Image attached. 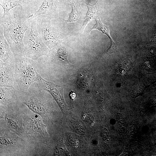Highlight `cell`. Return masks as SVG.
Returning a JSON list of instances; mask_svg holds the SVG:
<instances>
[{
  "mask_svg": "<svg viewBox=\"0 0 156 156\" xmlns=\"http://www.w3.org/2000/svg\"><path fill=\"white\" fill-rule=\"evenodd\" d=\"M0 24L3 28V35L15 56L25 55L23 39L25 33L31 28L30 19L21 9L13 8L8 16L0 18Z\"/></svg>",
  "mask_w": 156,
  "mask_h": 156,
  "instance_id": "1",
  "label": "cell"
},
{
  "mask_svg": "<svg viewBox=\"0 0 156 156\" xmlns=\"http://www.w3.org/2000/svg\"><path fill=\"white\" fill-rule=\"evenodd\" d=\"M14 74L15 81L22 92L29 91L31 85L37 82L38 73L36 71L37 61L25 55L15 56Z\"/></svg>",
  "mask_w": 156,
  "mask_h": 156,
  "instance_id": "2",
  "label": "cell"
},
{
  "mask_svg": "<svg viewBox=\"0 0 156 156\" xmlns=\"http://www.w3.org/2000/svg\"><path fill=\"white\" fill-rule=\"evenodd\" d=\"M29 18L31 28L23 37V52L26 57L37 61L40 57L47 55L49 49L38 32L36 18Z\"/></svg>",
  "mask_w": 156,
  "mask_h": 156,
  "instance_id": "3",
  "label": "cell"
},
{
  "mask_svg": "<svg viewBox=\"0 0 156 156\" xmlns=\"http://www.w3.org/2000/svg\"><path fill=\"white\" fill-rule=\"evenodd\" d=\"M52 18L44 15L36 17L38 32L49 50L55 47L64 36L59 28L52 23Z\"/></svg>",
  "mask_w": 156,
  "mask_h": 156,
  "instance_id": "4",
  "label": "cell"
},
{
  "mask_svg": "<svg viewBox=\"0 0 156 156\" xmlns=\"http://www.w3.org/2000/svg\"><path fill=\"white\" fill-rule=\"evenodd\" d=\"M0 5L4 11L1 18L8 16L10 10L17 6L20 7L22 13L29 17L34 14L39 8L36 0H0Z\"/></svg>",
  "mask_w": 156,
  "mask_h": 156,
  "instance_id": "5",
  "label": "cell"
},
{
  "mask_svg": "<svg viewBox=\"0 0 156 156\" xmlns=\"http://www.w3.org/2000/svg\"><path fill=\"white\" fill-rule=\"evenodd\" d=\"M37 85L40 89L49 92L53 97L60 107L65 105L62 86L47 81L38 74Z\"/></svg>",
  "mask_w": 156,
  "mask_h": 156,
  "instance_id": "6",
  "label": "cell"
},
{
  "mask_svg": "<svg viewBox=\"0 0 156 156\" xmlns=\"http://www.w3.org/2000/svg\"><path fill=\"white\" fill-rule=\"evenodd\" d=\"M0 26V64L14 68L15 56L4 36L3 27Z\"/></svg>",
  "mask_w": 156,
  "mask_h": 156,
  "instance_id": "7",
  "label": "cell"
},
{
  "mask_svg": "<svg viewBox=\"0 0 156 156\" xmlns=\"http://www.w3.org/2000/svg\"><path fill=\"white\" fill-rule=\"evenodd\" d=\"M60 3L58 0H44L38 10L29 18H35L44 15L54 18L59 13Z\"/></svg>",
  "mask_w": 156,
  "mask_h": 156,
  "instance_id": "8",
  "label": "cell"
},
{
  "mask_svg": "<svg viewBox=\"0 0 156 156\" xmlns=\"http://www.w3.org/2000/svg\"><path fill=\"white\" fill-rule=\"evenodd\" d=\"M14 68L0 64V87H13L15 81Z\"/></svg>",
  "mask_w": 156,
  "mask_h": 156,
  "instance_id": "9",
  "label": "cell"
},
{
  "mask_svg": "<svg viewBox=\"0 0 156 156\" xmlns=\"http://www.w3.org/2000/svg\"><path fill=\"white\" fill-rule=\"evenodd\" d=\"M95 20L96 23L91 28L90 32L92 30H98L106 35L110 42V44L105 53L108 54L115 53L117 49V47L110 35V31L108 27L103 24L100 18H97Z\"/></svg>",
  "mask_w": 156,
  "mask_h": 156,
  "instance_id": "10",
  "label": "cell"
},
{
  "mask_svg": "<svg viewBox=\"0 0 156 156\" xmlns=\"http://www.w3.org/2000/svg\"><path fill=\"white\" fill-rule=\"evenodd\" d=\"M96 3L92 5H91L89 3H86L88 10L86 15L83 18L84 21L80 29L81 31L82 32L89 22L98 18L96 8Z\"/></svg>",
  "mask_w": 156,
  "mask_h": 156,
  "instance_id": "11",
  "label": "cell"
},
{
  "mask_svg": "<svg viewBox=\"0 0 156 156\" xmlns=\"http://www.w3.org/2000/svg\"><path fill=\"white\" fill-rule=\"evenodd\" d=\"M69 4L72 8V11L69 14V17L67 20L63 21L66 23L75 22L79 18L78 6L79 5V0H68Z\"/></svg>",
  "mask_w": 156,
  "mask_h": 156,
  "instance_id": "12",
  "label": "cell"
},
{
  "mask_svg": "<svg viewBox=\"0 0 156 156\" xmlns=\"http://www.w3.org/2000/svg\"><path fill=\"white\" fill-rule=\"evenodd\" d=\"M0 144L3 145H8L12 142V140L8 138L1 137Z\"/></svg>",
  "mask_w": 156,
  "mask_h": 156,
  "instance_id": "13",
  "label": "cell"
},
{
  "mask_svg": "<svg viewBox=\"0 0 156 156\" xmlns=\"http://www.w3.org/2000/svg\"><path fill=\"white\" fill-rule=\"evenodd\" d=\"M86 121L88 124L91 125L94 122V118L93 116L90 114H87L85 116Z\"/></svg>",
  "mask_w": 156,
  "mask_h": 156,
  "instance_id": "14",
  "label": "cell"
},
{
  "mask_svg": "<svg viewBox=\"0 0 156 156\" xmlns=\"http://www.w3.org/2000/svg\"><path fill=\"white\" fill-rule=\"evenodd\" d=\"M76 132L79 134L83 135L85 134V130L83 127L81 126H78L75 128Z\"/></svg>",
  "mask_w": 156,
  "mask_h": 156,
  "instance_id": "15",
  "label": "cell"
},
{
  "mask_svg": "<svg viewBox=\"0 0 156 156\" xmlns=\"http://www.w3.org/2000/svg\"><path fill=\"white\" fill-rule=\"evenodd\" d=\"M7 121L9 124L10 125V126H11L12 127L15 128L17 127V123L12 120L8 118Z\"/></svg>",
  "mask_w": 156,
  "mask_h": 156,
  "instance_id": "16",
  "label": "cell"
},
{
  "mask_svg": "<svg viewBox=\"0 0 156 156\" xmlns=\"http://www.w3.org/2000/svg\"><path fill=\"white\" fill-rule=\"evenodd\" d=\"M108 136L107 132L105 129H104L102 133V137L104 140L106 139Z\"/></svg>",
  "mask_w": 156,
  "mask_h": 156,
  "instance_id": "17",
  "label": "cell"
},
{
  "mask_svg": "<svg viewBox=\"0 0 156 156\" xmlns=\"http://www.w3.org/2000/svg\"><path fill=\"white\" fill-rule=\"evenodd\" d=\"M76 94L74 91H72L69 94V96L70 99L72 100H74L76 97Z\"/></svg>",
  "mask_w": 156,
  "mask_h": 156,
  "instance_id": "18",
  "label": "cell"
},
{
  "mask_svg": "<svg viewBox=\"0 0 156 156\" xmlns=\"http://www.w3.org/2000/svg\"></svg>",
  "mask_w": 156,
  "mask_h": 156,
  "instance_id": "19",
  "label": "cell"
}]
</instances>
